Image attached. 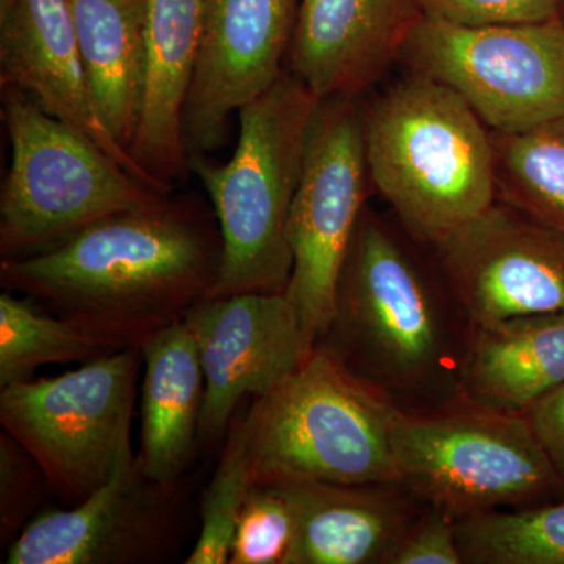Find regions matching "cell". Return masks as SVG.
Listing matches in <instances>:
<instances>
[{
  "label": "cell",
  "instance_id": "cell-9",
  "mask_svg": "<svg viewBox=\"0 0 564 564\" xmlns=\"http://www.w3.org/2000/svg\"><path fill=\"white\" fill-rule=\"evenodd\" d=\"M411 73L458 93L496 133L564 118V20L462 25L422 18L400 51Z\"/></svg>",
  "mask_w": 564,
  "mask_h": 564
},
{
  "label": "cell",
  "instance_id": "cell-10",
  "mask_svg": "<svg viewBox=\"0 0 564 564\" xmlns=\"http://www.w3.org/2000/svg\"><path fill=\"white\" fill-rule=\"evenodd\" d=\"M369 184L362 98L325 99L311 129L289 218L292 273L284 293L310 352L332 322Z\"/></svg>",
  "mask_w": 564,
  "mask_h": 564
},
{
  "label": "cell",
  "instance_id": "cell-13",
  "mask_svg": "<svg viewBox=\"0 0 564 564\" xmlns=\"http://www.w3.org/2000/svg\"><path fill=\"white\" fill-rule=\"evenodd\" d=\"M204 372L199 437L220 440L245 397H259L311 355L285 293L210 296L184 317Z\"/></svg>",
  "mask_w": 564,
  "mask_h": 564
},
{
  "label": "cell",
  "instance_id": "cell-25",
  "mask_svg": "<svg viewBox=\"0 0 564 564\" xmlns=\"http://www.w3.org/2000/svg\"><path fill=\"white\" fill-rule=\"evenodd\" d=\"M256 485L239 423H231L220 464L204 491L202 529L185 564H226L248 494Z\"/></svg>",
  "mask_w": 564,
  "mask_h": 564
},
{
  "label": "cell",
  "instance_id": "cell-20",
  "mask_svg": "<svg viewBox=\"0 0 564 564\" xmlns=\"http://www.w3.org/2000/svg\"><path fill=\"white\" fill-rule=\"evenodd\" d=\"M564 384V313L522 315L474 326L462 372L466 399L525 414Z\"/></svg>",
  "mask_w": 564,
  "mask_h": 564
},
{
  "label": "cell",
  "instance_id": "cell-1",
  "mask_svg": "<svg viewBox=\"0 0 564 564\" xmlns=\"http://www.w3.org/2000/svg\"><path fill=\"white\" fill-rule=\"evenodd\" d=\"M214 218L196 196H165L50 250L2 258L0 281L55 315L147 340L214 292L221 265Z\"/></svg>",
  "mask_w": 564,
  "mask_h": 564
},
{
  "label": "cell",
  "instance_id": "cell-14",
  "mask_svg": "<svg viewBox=\"0 0 564 564\" xmlns=\"http://www.w3.org/2000/svg\"><path fill=\"white\" fill-rule=\"evenodd\" d=\"M176 489L154 484L139 463L69 510L33 518L7 551L9 564H131L161 555Z\"/></svg>",
  "mask_w": 564,
  "mask_h": 564
},
{
  "label": "cell",
  "instance_id": "cell-7",
  "mask_svg": "<svg viewBox=\"0 0 564 564\" xmlns=\"http://www.w3.org/2000/svg\"><path fill=\"white\" fill-rule=\"evenodd\" d=\"M392 452L399 484L455 521L562 492L525 414L463 395L434 410L397 411Z\"/></svg>",
  "mask_w": 564,
  "mask_h": 564
},
{
  "label": "cell",
  "instance_id": "cell-22",
  "mask_svg": "<svg viewBox=\"0 0 564 564\" xmlns=\"http://www.w3.org/2000/svg\"><path fill=\"white\" fill-rule=\"evenodd\" d=\"M143 344L132 333L44 314L10 291L0 295V388L33 378L41 366L90 362Z\"/></svg>",
  "mask_w": 564,
  "mask_h": 564
},
{
  "label": "cell",
  "instance_id": "cell-3",
  "mask_svg": "<svg viewBox=\"0 0 564 564\" xmlns=\"http://www.w3.org/2000/svg\"><path fill=\"white\" fill-rule=\"evenodd\" d=\"M375 191L430 248L496 202L492 132L458 93L417 73L362 96Z\"/></svg>",
  "mask_w": 564,
  "mask_h": 564
},
{
  "label": "cell",
  "instance_id": "cell-26",
  "mask_svg": "<svg viewBox=\"0 0 564 564\" xmlns=\"http://www.w3.org/2000/svg\"><path fill=\"white\" fill-rule=\"evenodd\" d=\"M300 532L291 486L254 485L237 522L231 564H292Z\"/></svg>",
  "mask_w": 564,
  "mask_h": 564
},
{
  "label": "cell",
  "instance_id": "cell-5",
  "mask_svg": "<svg viewBox=\"0 0 564 564\" xmlns=\"http://www.w3.org/2000/svg\"><path fill=\"white\" fill-rule=\"evenodd\" d=\"M397 408L314 347L291 375L252 399L239 421L256 485L399 481Z\"/></svg>",
  "mask_w": 564,
  "mask_h": 564
},
{
  "label": "cell",
  "instance_id": "cell-4",
  "mask_svg": "<svg viewBox=\"0 0 564 564\" xmlns=\"http://www.w3.org/2000/svg\"><path fill=\"white\" fill-rule=\"evenodd\" d=\"M321 102L285 69L273 87L237 113L239 140L228 162L207 154L188 158L221 237L220 272L210 296L288 289L289 218Z\"/></svg>",
  "mask_w": 564,
  "mask_h": 564
},
{
  "label": "cell",
  "instance_id": "cell-8",
  "mask_svg": "<svg viewBox=\"0 0 564 564\" xmlns=\"http://www.w3.org/2000/svg\"><path fill=\"white\" fill-rule=\"evenodd\" d=\"M141 347L111 352L58 377L0 388V425L35 459L63 503H80L131 466Z\"/></svg>",
  "mask_w": 564,
  "mask_h": 564
},
{
  "label": "cell",
  "instance_id": "cell-29",
  "mask_svg": "<svg viewBox=\"0 0 564 564\" xmlns=\"http://www.w3.org/2000/svg\"><path fill=\"white\" fill-rule=\"evenodd\" d=\"M388 564H464L455 519L441 508L425 503Z\"/></svg>",
  "mask_w": 564,
  "mask_h": 564
},
{
  "label": "cell",
  "instance_id": "cell-16",
  "mask_svg": "<svg viewBox=\"0 0 564 564\" xmlns=\"http://www.w3.org/2000/svg\"><path fill=\"white\" fill-rule=\"evenodd\" d=\"M422 18L415 0H300L288 69L322 101L362 98Z\"/></svg>",
  "mask_w": 564,
  "mask_h": 564
},
{
  "label": "cell",
  "instance_id": "cell-11",
  "mask_svg": "<svg viewBox=\"0 0 564 564\" xmlns=\"http://www.w3.org/2000/svg\"><path fill=\"white\" fill-rule=\"evenodd\" d=\"M474 326L564 313V234L496 199L429 248Z\"/></svg>",
  "mask_w": 564,
  "mask_h": 564
},
{
  "label": "cell",
  "instance_id": "cell-15",
  "mask_svg": "<svg viewBox=\"0 0 564 564\" xmlns=\"http://www.w3.org/2000/svg\"><path fill=\"white\" fill-rule=\"evenodd\" d=\"M0 85L28 93L122 169L163 192L104 124L82 58L69 0H0Z\"/></svg>",
  "mask_w": 564,
  "mask_h": 564
},
{
  "label": "cell",
  "instance_id": "cell-12",
  "mask_svg": "<svg viewBox=\"0 0 564 564\" xmlns=\"http://www.w3.org/2000/svg\"><path fill=\"white\" fill-rule=\"evenodd\" d=\"M300 0H203L202 43L184 111L188 158L228 140L234 113L288 69Z\"/></svg>",
  "mask_w": 564,
  "mask_h": 564
},
{
  "label": "cell",
  "instance_id": "cell-17",
  "mask_svg": "<svg viewBox=\"0 0 564 564\" xmlns=\"http://www.w3.org/2000/svg\"><path fill=\"white\" fill-rule=\"evenodd\" d=\"M202 28L203 0H148L143 106L131 155L166 193L191 174L184 111Z\"/></svg>",
  "mask_w": 564,
  "mask_h": 564
},
{
  "label": "cell",
  "instance_id": "cell-6",
  "mask_svg": "<svg viewBox=\"0 0 564 564\" xmlns=\"http://www.w3.org/2000/svg\"><path fill=\"white\" fill-rule=\"evenodd\" d=\"M11 159L0 192V254H35L96 223L165 198L32 96L2 87Z\"/></svg>",
  "mask_w": 564,
  "mask_h": 564
},
{
  "label": "cell",
  "instance_id": "cell-18",
  "mask_svg": "<svg viewBox=\"0 0 564 564\" xmlns=\"http://www.w3.org/2000/svg\"><path fill=\"white\" fill-rule=\"evenodd\" d=\"M288 486L300 513L292 564H388L425 507L399 481Z\"/></svg>",
  "mask_w": 564,
  "mask_h": 564
},
{
  "label": "cell",
  "instance_id": "cell-27",
  "mask_svg": "<svg viewBox=\"0 0 564 564\" xmlns=\"http://www.w3.org/2000/svg\"><path fill=\"white\" fill-rule=\"evenodd\" d=\"M43 488H50L43 470L9 433L0 434V532L11 543L32 521ZM10 543V544H11Z\"/></svg>",
  "mask_w": 564,
  "mask_h": 564
},
{
  "label": "cell",
  "instance_id": "cell-24",
  "mask_svg": "<svg viewBox=\"0 0 564 564\" xmlns=\"http://www.w3.org/2000/svg\"><path fill=\"white\" fill-rule=\"evenodd\" d=\"M464 564H564V500L456 521Z\"/></svg>",
  "mask_w": 564,
  "mask_h": 564
},
{
  "label": "cell",
  "instance_id": "cell-23",
  "mask_svg": "<svg viewBox=\"0 0 564 564\" xmlns=\"http://www.w3.org/2000/svg\"><path fill=\"white\" fill-rule=\"evenodd\" d=\"M492 143L496 199L564 234V118Z\"/></svg>",
  "mask_w": 564,
  "mask_h": 564
},
{
  "label": "cell",
  "instance_id": "cell-2",
  "mask_svg": "<svg viewBox=\"0 0 564 564\" xmlns=\"http://www.w3.org/2000/svg\"><path fill=\"white\" fill-rule=\"evenodd\" d=\"M410 240L367 204L315 344L404 413L463 395L470 333L433 259L426 265Z\"/></svg>",
  "mask_w": 564,
  "mask_h": 564
},
{
  "label": "cell",
  "instance_id": "cell-28",
  "mask_svg": "<svg viewBox=\"0 0 564 564\" xmlns=\"http://www.w3.org/2000/svg\"><path fill=\"white\" fill-rule=\"evenodd\" d=\"M423 18L462 25L521 24L562 17L563 0H415Z\"/></svg>",
  "mask_w": 564,
  "mask_h": 564
},
{
  "label": "cell",
  "instance_id": "cell-21",
  "mask_svg": "<svg viewBox=\"0 0 564 564\" xmlns=\"http://www.w3.org/2000/svg\"><path fill=\"white\" fill-rule=\"evenodd\" d=\"M96 107L131 154L143 106L148 0H69Z\"/></svg>",
  "mask_w": 564,
  "mask_h": 564
},
{
  "label": "cell",
  "instance_id": "cell-19",
  "mask_svg": "<svg viewBox=\"0 0 564 564\" xmlns=\"http://www.w3.org/2000/svg\"><path fill=\"white\" fill-rule=\"evenodd\" d=\"M140 470L176 489L199 436L204 372L195 337L184 318L152 333L141 345Z\"/></svg>",
  "mask_w": 564,
  "mask_h": 564
},
{
  "label": "cell",
  "instance_id": "cell-30",
  "mask_svg": "<svg viewBox=\"0 0 564 564\" xmlns=\"http://www.w3.org/2000/svg\"><path fill=\"white\" fill-rule=\"evenodd\" d=\"M525 415L554 467L564 494V384L538 400Z\"/></svg>",
  "mask_w": 564,
  "mask_h": 564
}]
</instances>
